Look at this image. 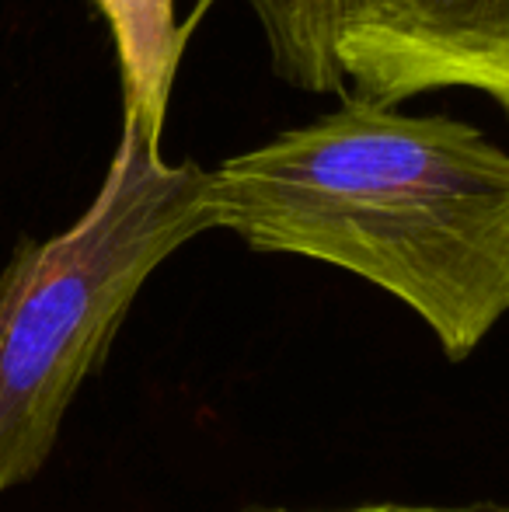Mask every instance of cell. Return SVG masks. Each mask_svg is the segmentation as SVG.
Wrapping results in <instances>:
<instances>
[{
    "label": "cell",
    "instance_id": "cell-1",
    "mask_svg": "<svg viewBox=\"0 0 509 512\" xmlns=\"http://www.w3.org/2000/svg\"><path fill=\"white\" fill-rule=\"evenodd\" d=\"M213 230L335 265L401 300L447 359L509 314V150L363 95L206 175Z\"/></svg>",
    "mask_w": 509,
    "mask_h": 512
},
{
    "label": "cell",
    "instance_id": "cell-2",
    "mask_svg": "<svg viewBox=\"0 0 509 512\" xmlns=\"http://www.w3.org/2000/svg\"><path fill=\"white\" fill-rule=\"evenodd\" d=\"M206 175L196 161H164L123 115L91 206L63 234L18 244L0 272V495L46 467L147 279L213 230Z\"/></svg>",
    "mask_w": 509,
    "mask_h": 512
},
{
    "label": "cell",
    "instance_id": "cell-5",
    "mask_svg": "<svg viewBox=\"0 0 509 512\" xmlns=\"http://www.w3.org/2000/svg\"><path fill=\"white\" fill-rule=\"evenodd\" d=\"M272 74L307 95H346L335 32H339L342 0H245Z\"/></svg>",
    "mask_w": 509,
    "mask_h": 512
},
{
    "label": "cell",
    "instance_id": "cell-6",
    "mask_svg": "<svg viewBox=\"0 0 509 512\" xmlns=\"http://www.w3.org/2000/svg\"><path fill=\"white\" fill-rule=\"evenodd\" d=\"M339 512H509V509H489V506H401V502H381V506H356V509H339Z\"/></svg>",
    "mask_w": 509,
    "mask_h": 512
},
{
    "label": "cell",
    "instance_id": "cell-3",
    "mask_svg": "<svg viewBox=\"0 0 509 512\" xmlns=\"http://www.w3.org/2000/svg\"><path fill=\"white\" fill-rule=\"evenodd\" d=\"M335 60L353 95H489L509 119V0H342Z\"/></svg>",
    "mask_w": 509,
    "mask_h": 512
},
{
    "label": "cell",
    "instance_id": "cell-4",
    "mask_svg": "<svg viewBox=\"0 0 509 512\" xmlns=\"http://www.w3.org/2000/svg\"><path fill=\"white\" fill-rule=\"evenodd\" d=\"M116 39L123 74V115H133L150 140L161 143L171 88L185 53L189 25H178L175 0H95Z\"/></svg>",
    "mask_w": 509,
    "mask_h": 512
}]
</instances>
